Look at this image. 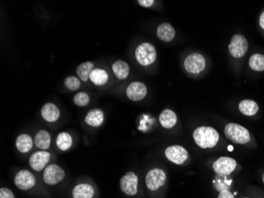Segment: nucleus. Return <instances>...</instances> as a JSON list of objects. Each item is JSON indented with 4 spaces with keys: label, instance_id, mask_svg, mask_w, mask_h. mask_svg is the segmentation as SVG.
<instances>
[{
    "label": "nucleus",
    "instance_id": "obj_1",
    "mask_svg": "<svg viewBox=\"0 0 264 198\" xmlns=\"http://www.w3.org/2000/svg\"><path fill=\"white\" fill-rule=\"evenodd\" d=\"M193 138L198 146L207 149L216 146L219 141V134L214 128L202 126L194 131Z\"/></svg>",
    "mask_w": 264,
    "mask_h": 198
},
{
    "label": "nucleus",
    "instance_id": "obj_2",
    "mask_svg": "<svg viewBox=\"0 0 264 198\" xmlns=\"http://www.w3.org/2000/svg\"><path fill=\"white\" fill-rule=\"evenodd\" d=\"M224 133L229 140L239 145H245L251 140L249 130L238 124H228L225 127Z\"/></svg>",
    "mask_w": 264,
    "mask_h": 198
},
{
    "label": "nucleus",
    "instance_id": "obj_3",
    "mask_svg": "<svg viewBox=\"0 0 264 198\" xmlns=\"http://www.w3.org/2000/svg\"><path fill=\"white\" fill-rule=\"evenodd\" d=\"M135 59L140 65L146 66L154 63L157 58L155 47L149 42L140 44L135 49Z\"/></svg>",
    "mask_w": 264,
    "mask_h": 198
},
{
    "label": "nucleus",
    "instance_id": "obj_4",
    "mask_svg": "<svg viewBox=\"0 0 264 198\" xmlns=\"http://www.w3.org/2000/svg\"><path fill=\"white\" fill-rule=\"evenodd\" d=\"M65 171L57 164L47 166L43 173V181L48 186L57 185L65 178Z\"/></svg>",
    "mask_w": 264,
    "mask_h": 198
},
{
    "label": "nucleus",
    "instance_id": "obj_5",
    "mask_svg": "<svg viewBox=\"0 0 264 198\" xmlns=\"http://www.w3.org/2000/svg\"><path fill=\"white\" fill-rule=\"evenodd\" d=\"M166 174L160 168H153L145 176V184L149 191H156L165 185Z\"/></svg>",
    "mask_w": 264,
    "mask_h": 198
},
{
    "label": "nucleus",
    "instance_id": "obj_6",
    "mask_svg": "<svg viewBox=\"0 0 264 198\" xmlns=\"http://www.w3.org/2000/svg\"><path fill=\"white\" fill-rule=\"evenodd\" d=\"M229 50L231 56L234 57H243L249 50V42L247 39L245 38L243 35H234L230 40Z\"/></svg>",
    "mask_w": 264,
    "mask_h": 198
},
{
    "label": "nucleus",
    "instance_id": "obj_7",
    "mask_svg": "<svg viewBox=\"0 0 264 198\" xmlns=\"http://www.w3.org/2000/svg\"><path fill=\"white\" fill-rule=\"evenodd\" d=\"M184 66L186 71L189 73L199 74L205 69L206 60L201 54L195 52L186 57Z\"/></svg>",
    "mask_w": 264,
    "mask_h": 198
},
{
    "label": "nucleus",
    "instance_id": "obj_8",
    "mask_svg": "<svg viewBox=\"0 0 264 198\" xmlns=\"http://www.w3.org/2000/svg\"><path fill=\"white\" fill-rule=\"evenodd\" d=\"M138 178L134 172L125 174L120 181L121 191L128 196H134L138 192Z\"/></svg>",
    "mask_w": 264,
    "mask_h": 198
},
{
    "label": "nucleus",
    "instance_id": "obj_9",
    "mask_svg": "<svg viewBox=\"0 0 264 198\" xmlns=\"http://www.w3.org/2000/svg\"><path fill=\"white\" fill-rule=\"evenodd\" d=\"M36 184V179L33 173L28 170H21L14 177V185L21 191H29Z\"/></svg>",
    "mask_w": 264,
    "mask_h": 198
},
{
    "label": "nucleus",
    "instance_id": "obj_10",
    "mask_svg": "<svg viewBox=\"0 0 264 198\" xmlns=\"http://www.w3.org/2000/svg\"><path fill=\"white\" fill-rule=\"evenodd\" d=\"M51 159V154L47 151H37L29 157V164L30 168L35 172H41L45 169Z\"/></svg>",
    "mask_w": 264,
    "mask_h": 198
},
{
    "label": "nucleus",
    "instance_id": "obj_11",
    "mask_svg": "<svg viewBox=\"0 0 264 198\" xmlns=\"http://www.w3.org/2000/svg\"><path fill=\"white\" fill-rule=\"evenodd\" d=\"M165 155L169 161L177 165L184 164L188 158V152L184 147L180 145L168 147L165 149Z\"/></svg>",
    "mask_w": 264,
    "mask_h": 198
},
{
    "label": "nucleus",
    "instance_id": "obj_12",
    "mask_svg": "<svg viewBox=\"0 0 264 198\" xmlns=\"http://www.w3.org/2000/svg\"><path fill=\"white\" fill-rule=\"evenodd\" d=\"M237 167V162L230 157H220L213 164L214 171L222 175H229L234 172Z\"/></svg>",
    "mask_w": 264,
    "mask_h": 198
},
{
    "label": "nucleus",
    "instance_id": "obj_13",
    "mask_svg": "<svg viewBox=\"0 0 264 198\" xmlns=\"http://www.w3.org/2000/svg\"><path fill=\"white\" fill-rule=\"evenodd\" d=\"M126 94L130 100L138 102L146 96L147 88L142 82H133L127 88Z\"/></svg>",
    "mask_w": 264,
    "mask_h": 198
},
{
    "label": "nucleus",
    "instance_id": "obj_14",
    "mask_svg": "<svg viewBox=\"0 0 264 198\" xmlns=\"http://www.w3.org/2000/svg\"><path fill=\"white\" fill-rule=\"evenodd\" d=\"M40 114L44 121L49 123H53L60 118V110L56 104L52 102H48L41 108Z\"/></svg>",
    "mask_w": 264,
    "mask_h": 198
},
{
    "label": "nucleus",
    "instance_id": "obj_15",
    "mask_svg": "<svg viewBox=\"0 0 264 198\" xmlns=\"http://www.w3.org/2000/svg\"><path fill=\"white\" fill-rule=\"evenodd\" d=\"M105 114L101 109H93L85 117V122L91 127H100L103 124Z\"/></svg>",
    "mask_w": 264,
    "mask_h": 198
},
{
    "label": "nucleus",
    "instance_id": "obj_16",
    "mask_svg": "<svg viewBox=\"0 0 264 198\" xmlns=\"http://www.w3.org/2000/svg\"><path fill=\"white\" fill-rule=\"evenodd\" d=\"M156 33L157 37L164 42H170L176 35L174 28L168 22H163L161 25H159Z\"/></svg>",
    "mask_w": 264,
    "mask_h": 198
},
{
    "label": "nucleus",
    "instance_id": "obj_17",
    "mask_svg": "<svg viewBox=\"0 0 264 198\" xmlns=\"http://www.w3.org/2000/svg\"><path fill=\"white\" fill-rule=\"evenodd\" d=\"M94 196V187L87 183H80L73 188V198H93Z\"/></svg>",
    "mask_w": 264,
    "mask_h": 198
},
{
    "label": "nucleus",
    "instance_id": "obj_18",
    "mask_svg": "<svg viewBox=\"0 0 264 198\" xmlns=\"http://www.w3.org/2000/svg\"><path fill=\"white\" fill-rule=\"evenodd\" d=\"M159 121L163 128L167 129H172L177 122V116L174 111L166 109L163 110L159 116Z\"/></svg>",
    "mask_w": 264,
    "mask_h": 198
},
{
    "label": "nucleus",
    "instance_id": "obj_19",
    "mask_svg": "<svg viewBox=\"0 0 264 198\" xmlns=\"http://www.w3.org/2000/svg\"><path fill=\"white\" fill-rule=\"evenodd\" d=\"M33 139L28 134H21L17 137L15 146L18 152L21 153H28L32 150L33 146Z\"/></svg>",
    "mask_w": 264,
    "mask_h": 198
},
{
    "label": "nucleus",
    "instance_id": "obj_20",
    "mask_svg": "<svg viewBox=\"0 0 264 198\" xmlns=\"http://www.w3.org/2000/svg\"><path fill=\"white\" fill-rule=\"evenodd\" d=\"M34 144L40 150L46 151L51 145V136L46 130L41 129L35 135Z\"/></svg>",
    "mask_w": 264,
    "mask_h": 198
},
{
    "label": "nucleus",
    "instance_id": "obj_21",
    "mask_svg": "<svg viewBox=\"0 0 264 198\" xmlns=\"http://www.w3.org/2000/svg\"><path fill=\"white\" fill-rule=\"evenodd\" d=\"M113 73L119 79H125L129 76L130 67L125 60H118L113 63L112 66Z\"/></svg>",
    "mask_w": 264,
    "mask_h": 198
},
{
    "label": "nucleus",
    "instance_id": "obj_22",
    "mask_svg": "<svg viewBox=\"0 0 264 198\" xmlns=\"http://www.w3.org/2000/svg\"><path fill=\"white\" fill-rule=\"evenodd\" d=\"M90 80L96 86H103L109 80V74L102 68H94L90 73Z\"/></svg>",
    "mask_w": 264,
    "mask_h": 198
},
{
    "label": "nucleus",
    "instance_id": "obj_23",
    "mask_svg": "<svg viewBox=\"0 0 264 198\" xmlns=\"http://www.w3.org/2000/svg\"><path fill=\"white\" fill-rule=\"evenodd\" d=\"M56 146L60 151L66 152L69 150L73 145V138L70 133L62 132L58 134L56 141Z\"/></svg>",
    "mask_w": 264,
    "mask_h": 198
},
{
    "label": "nucleus",
    "instance_id": "obj_24",
    "mask_svg": "<svg viewBox=\"0 0 264 198\" xmlns=\"http://www.w3.org/2000/svg\"><path fill=\"white\" fill-rule=\"evenodd\" d=\"M239 110L244 115L252 117L257 114L259 110V106L255 101L245 99L240 102Z\"/></svg>",
    "mask_w": 264,
    "mask_h": 198
},
{
    "label": "nucleus",
    "instance_id": "obj_25",
    "mask_svg": "<svg viewBox=\"0 0 264 198\" xmlns=\"http://www.w3.org/2000/svg\"><path fill=\"white\" fill-rule=\"evenodd\" d=\"M94 63L91 61H86L83 63V64H79L76 69L78 77L79 78V79H81V81L86 83L90 79V75L91 73V71L94 69Z\"/></svg>",
    "mask_w": 264,
    "mask_h": 198
},
{
    "label": "nucleus",
    "instance_id": "obj_26",
    "mask_svg": "<svg viewBox=\"0 0 264 198\" xmlns=\"http://www.w3.org/2000/svg\"><path fill=\"white\" fill-rule=\"evenodd\" d=\"M249 66L254 71H264V55L260 53L253 55L249 60Z\"/></svg>",
    "mask_w": 264,
    "mask_h": 198
},
{
    "label": "nucleus",
    "instance_id": "obj_27",
    "mask_svg": "<svg viewBox=\"0 0 264 198\" xmlns=\"http://www.w3.org/2000/svg\"><path fill=\"white\" fill-rule=\"evenodd\" d=\"M64 85L69 91H78L81 87V81L76 76H68L64 80Z\"/></svg>",
    "mask_w": 264,
    "mask_h": 198
},
{
    "label": "nucleus",
    "instance_id": "obj_28",
    "mask_svg": "<svg viewBox=\"0 0 264 198\" xmlns=\"http://www.w3.org/2000/svg\"><path fill=\"white\" fill-rule=\"evenodd\" d=\"M74 103L79 107H83V106H87L90 102V96L89 94L86 92H79L75 94L74 98H73Z\"/></svg>",
    "mask_w": 264,
    "mask_h": 198
},
{
    "label": "nucleus",
    "instance_id": "obj_29",
    "mask_svg": "<svg viewBox=\"0 0 264 198\" xmlns=\"http://www.w3.org/2000/svg\"><path fill=\"white\" fill-rule=\"evenodd\" d=\"M0 198H15V197L10 189L2 187L0 189Z\"/></svg>",
    "mask_w": 264,
    "mask_h": 198
},
{
    "label": "nucleus",
    "instance_id": "obj_30",
    "mask_svg": "<svg viewBox=\"0 0 264 198\" xmlns=\"http://www.w3.org/2000/svg\"><path fill=\"white\" fill-rule=\"evenodd\" d=\"M218 198H235L234 195L228 190H224L221 191L220 194L218 195Z\"/></svg>",
    "mask_w": 264,
    "mask_h": 198
},
{
    "label": "nucleus",
    "instance_id": "obj_31",
    "mask_svg": "<svg viewBox=\"0 0 264 198\" xmlns=\"http://www.w3.org/2000/svg\"><path fill=\"white\" fill-rule=\"evenodd\" d=\"M138 4L143 7H150L154 3L153 0H138Z\"/></svg>",
    "mask_w": 264,
    "mask_h": 198
},
{
    "label": "nucleus",
    "instance_id": "obj_32",
    "mask_svg": "<svg viewBox=\"0 0 264 198\" xmlns=\"http://www.w3.org/2000/svg\"><path fill=\"white\" fill-rule=\"evenodd\" d=\"M260 25H261V28L264 29V12H263L261 17H260Z\"/></svg>",
    "mask_w": 264,
    "mask_h": 198
},
{
    "label": "nucleus",
    "instance_id": "obj_33",
    "mask_svg": "<svg viewBox=\"0 0 264 198\" xmlns=\"http://www.w3.org/2000/svg\"><path fill=\"white\" fill-rule=\"evenodd\" d=\"M263 182H264V176H263Z\"/></svg>",
    "mask_w": 264,
    "mask_h": 198
},
{
    "label": "nucleus",
    "instance_id": "obj_34",
    "mask_svg": "<svg viewBox=\"0 0 264 198\" xmlns=\"http://www.w3.org/2000/svg\"></svg>",
    "mask_w": 264,
    "mask_h": 198
}]
</instances>
